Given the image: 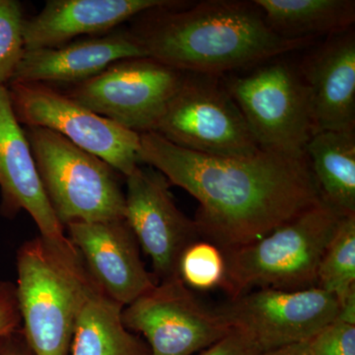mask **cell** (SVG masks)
<instances>
[{
    "label": "cell",
    "mask_w": 355,
    "mask_h": 355,
    "mask_svg": "<svg viewBox=\"0 0 355 355\" xmlns=\"http://www.w3.org/2000/svg\"><path fill=\"white\" fill-rule=\"evenodd\" d=\"M268 27L286 39L316 38L354 28V0H254Z\"/></svg>",
    "instance_id": "20"
},
{
    "label": "cell",
    "mask_w": 355,
    "mask_h": 355,
    "mask_svg": "<svg viewBox=\"0 0 355 355\" xmlns=\"http://www.w3.org/2000/svg\"><path fill=\"white\" fill-rule=\"evenodd\" d=\"M148 57L130 29H118L58 46L25 50L10 83H83L110 64L130 58Z\"/></svg>",
    "instance_id": "16"
},
{
    "label": "cell",
    "mask_w": 355,
    "mask_h": 355,
    "mask_svg": "<svg viewBox=\"0 0 355 355\" xmlns=\"http://www.w3.org/2000/svg\"><path fill=\"white\" fill-rule=\"evenodd\" d=\"M184 73L149 57L125 58L64 93L99 116L141 135L155 130Z\"/></svg>",
    "instance_id": "9"
},
{
    "label": "cell",
    "mask_w": 355,
    "mask_h": 355,
    "mask_svg": "<svg viewBox=\"0 0 355 355\" xmlns=\"http://www.w3.org/2000/svg\"><path fill=\"white\" fill-rule=\"evenodd\" d=\"M16 298L34 355H69L77 320L97 288L67 235L37 236L16 254Z\"/></svg>",
    "instance_id": "3"
},
{
    "label": "cell",
    "mask_w": 355,
    "mask_h": 355,
    "mask_svg": "<svg viewBox=\"0 0 355 355\" xmlns=\"http://www.w3.org/2000/svg\"><path fill=\"white\" fill-rule=\"evenodd\" d=\"M305 156L322 200L343 216L355 214V130L314 133Z\"/></svg>",
    "instance_id": "18"
},
{
    "label": "cell",
    "mask_w": 355,
    "mask_h": 355,
    "mask_svg": "<svg viewBox=\"0 0 355 355\" xmlns=\"http://www.w3.org/2000/svg\"><path fill=\"white\" fill-rule=\"evenodd\" d=\"M4 338H6V336H4ZM4 338H0V345H1L2 340H3Z\"/></svg>",
    "instance_id": "30"
},
{
    "label": "cell",
    "mask_w": 355,
    "mask_h": 355,
    "mask_svg": "<svg viewBox=\"0 0 355 355\" xmlns=\"http://www.w3.org/2000/svg\"><path fill=\"white\" fill-rule=\"evenodd\" d=\"M263 355H312L308 342L295 343V345H286L279 349L263 352Z\"/></svg>",
    "instance_id": "29"
},
{
    "label": "cell",
    "mask_w": 355,
    "mask_h": 355,
    "mask_svg": "<svg viewBox=\"0 0 355 355\" xmlns=\"http://www.w3.org/2000/svg\"><path fill=\"white\" fill-rule=\"evenodd\" d=\"M139 158L198 200L200 238L222 251L260 239L322 200L306 157L205 155L146 132Z\"/></svg>",
    "instance_id": "1"
},
{
    "label": "cell",
    "mask_w": 355,
    "mask_h": 355,
    "mask_svg": "<svg viewBox=\"0 0 355 355\" xmlns=\"http://www.w3.org/2000/svg\"><path fill=\"white\" fill-rule=\"evenodd\" d=\"M64 230L96 286L119 304L125 307L155 286L125 219L70 222Z\"/></svg>",
    "instance_id": "13"
},
{
    "label": "cell",
    "mask_w": 355,
    "mask_h": 355,
    "mask_svg": "<svg viewBox=\"0 0 355 355\" xmlns=\"http://www.w3.org/2000/svg\"><path fill=\"white\" fill-rule=\"evenodd\" d=\"M263 352L244 331L230 328L217 342L200 355H263Z\"/></svg>",
    "instance_id": "25"
},
{
    "label": "cell",
    "mask_w": 355,
    "mask_h": 355,
    "mask_svg": "<svg viewBox=\"0 0 355 355\" xmlns=\"http://www.w3.org/2000/svg\"><path fill=\"white\" fill-rule=\"evenodd\" d=\"M172 0H49L24 20L25 50L58 48L83 35L101 36L151 9L172 6Z\"/></svg>",
    "instance_id": "17"
},
{
    "label": "cell",
    "mask_w": 355,
    "mask_h": 355,
    "mask_svg": "<svg viewBox=\"0 0 355 355\" xmlns=\"http://www.w3.org/2000/svg\"><path fill=\"white\" fill-rule=\"evenodd\" d=\"M343 216L322 200L260 239L223 251L220 288L235 298L254 288L316 287L320 261Z\"/></svg>",
    "instance_id": "4"
},
{
    "label": "cell",
    "mask_w": 355,
    "mask_h": 355,
    "mask_svg": "<svg viewBox=\"0 0 355 355\" xmlns=\"http://www.w3.org/2000/svg\"><path fill=\"white\" fill-rule=\"evenodd\" d=\"M0 211L14 217L24 210L44 237L65 235L51 209L24 128L14 114L7 86H0Z\"/></svg>",
    "instance_id": "15"
},
{
    "label": "cell",
    "mask_w": 355,
    "mask_h": 355,
    "mask_svg": "<svg viewBox=\"0 0 355 355\" xmlns=\"http://www.w3.org/2000/svg\"><path fill=\"white\" fill-rule=\"evenodd\" d=\"M222 79L261 150L306 157L313 128L307 89L298 67L272 60L248 73Z\"/></svg>",
    "instance_id": "6"
},
{
    "label": "cell",
    "mask_w": 355,
    "mask_h": 355,
    "mask_svg": "<svg viewBox=\"0 0 355 355\" xmlns=\"http://www.w3.org/2000/svg\"><path fill=\"white\" fill-rule=\"evenodd\" d=\"M336 319L345 323L355 324V291L352 292L338 304V314Z\"/></svg>",
    "instance_id": "28"
},
{
    "label": "cell",
    "mask_w": 355,
    "mask_h": 355,
    "mask_svg": "<svg viewBox=\"0 0 355 355\" xmlns=\"http://www.w3.org/2000/svg\"><path fill=\"white\" fill-rule=\"evenodd\" d=\"M307 89L313 135L355 130V32L328 36L298 67Z\"/></svg>",
    "instance_id": "14"
},
{
    "label": "cell",
    "mask_w": 355,
    "mask_h": 355,
    "mask_svg": "<svg viewBox=\"0 0 355 355\" xmlns=\"http://www.w3.org/2000/svg\"><path fill=\"white\" fill-rule=\"evenodd\" d=\"M226 272L225 256L214 243L200 239L184 249L178 275L189 288L207 291L220 288Z\"/></svg>",
    "instance_id": "22"
},
{
    "label": "cell",
    "mask_w": 355,
    "mask_h": 355,
    "mask_svg": "<svg viewBox=\"0 0 355 355\" xmlns=\"http://www.w3.org/2000/svg\"><path fill=\"white\" fill-rule=\"evenodd\" d=\"M153 132L205 155L247 157L261 151L222 76L211 74L184 72Z\"/></svg>",
    "instance_id": "7"
},
{
    "label": "cell",
    "mask_w": 355,
    "mask_h": 355,
    "mask_svg": "<svg viewBox=\"0 0 355 355\" xmlns=\"http://www.w3.org/2000/svg\"><path fill=\"white\" fill-rule=\"evenodd\" d=\"M123 321L146 338L151 355H191L230 329L216 308L203 305L179 277L156 282L123 307Z\"/></svg>",
    "instance_id": "10"
},
{
    "label": "cell",
    "mask_w": 355,
    "mask_h": 355,
    "mask_svg": "<svg viewBox=\"0 0 355 355\" xmlns=\"http://www.w3.org/2000/svg\"><path fill=\"white\" fill-rule=\"evenodd\" d=\"M182 3L146 11L133 18L130 28L149 58L179 71L227 76L315 42L275 34L254 1Z\"/></svg>",
    "instance_id": "2"
},
{
    "label": "cell",
    "mask_w": 355,
    "mask_h": 355,
    "mask_svg": "<svg viewBox=\"0 0 355 355\" xmlns=\"http://www.w3.org/2000/svg\"><path fill=\"white\" fill-rule=\"evenodd\" d=\"M7 88L20 125L60 133L125 177L139 166V133L85 108L50 84L13 83Z\"/></svg>",
    "instance_id": "8"
},
{
    "label": "cell",
    "mask_w": 355,
    "mask_h": 355,
    "mask_svg": "<svg viewBox=\"0 0 355 355\" xmlns=\"http://www.w3.org/2000/svg\"><path fill=\"white\" fill-rule=\"evenodd\" d=\"M24 132L44 193L64 227L125 219V193L111 165L48 128L25 127Z\"/></svg>",
    "instance_id": "5"
},
{
    "label": "cell",
    "mask_w": 355,
    "mask_h": 355,
    "mask_svg": "<svg viewBox=\"0 0 355 355\" xmlns=\"http://www.w3.org/2000/svg\"><path fill=\"white\" fill-rule=\"evenodd\" d=\"M125 178V219L150 259L157 282L179 277L184 249L202 239L197 224L178 209L169 181L157 170L137 166Z\"/></svg>",
    "instance_id": "12"
},
{
    "label": "cell",
    "mask_w": 355,
    "mask_h": 355,
    "mask_svg": "<svg viewBox=\"0 0 355 355\" xmlns=\"http://www.w3.org/2000/svg\"><path fill=\"white\" fill-rule=\"evenodd\" d=\"M229 328L244 331L263 352L310 340L338 314V301L318 287L261 288L216 308Z\"/></svg>",
    "instance_id": "11"
},
{
    "label": "cell",
    "mask_w": 355,
    "mask_h": 355,
    "mask_svg": "<svg viewBox=\"0 0 355 355\" xmlns=\"http://www.w3.org/2000/svg\"><path fill=\"white\" fill-rule=\"evenodd\" d=\"M21 328V318L16 298L15 286L0 282V338Z\"/></svg>",
    "instance_id": "26"
},
{
    "label": "cell",
    "mask_w": 355,
    "mask_h": 355,
    "mask_svg": "<svg viewBox=\"0 0 355 355\" xmlns=\"http://www.w3.org/2000/svg\"><path fill=\"white\" fill-rule=\"evenodd\" d=\"M123 309L97 287L77 320L71 355H151L146 342L123 324Z\"/></svg>",
    "instance_id": "19"
},
{
    "label": "cell",
    "mask_w": 355,
    "mask_h": 355,
    "mask_svg": "<svg viewBox=\"0 0 355 355\" xmlns=\"http://www.w3.org/2000/svg\"><path fill=\"white\" fill-rule=\"evenodd\" d=\"M308 343L312 355H355V324L336 319Z\"/></svg>",
    "instance_id": "24"
},
{
    "label": "cell",
    "mask_w": 355,
    "mask_h": 355,
    "mask_svg": "<svg viewBox=\"0 0 355 355\" xmlns=\"http://www.w3.org/2000/svg\"><path fill=\"white\" fill-rule=\"evenodd\" d=\"M0 355H34L21 328L2 340Z\"/></svg>",
    "instance_id": "27"
},
{
    "label": "cell",
    "mask_w": 355,
    "mask_h": 355,
    "mask_svg": "<svg viewBox=\"0 0 355 355\" xmlns=\"http://www.w3.org/2000/svg\"><path fill=\"white\" fill-rule=\"evenodd\" d=\"M316 287L338 304L355 291V214L340 219L320 261Z\"/></svg>",
    "instance_id": "21"
},
{
    "label": "cell",
    "mask_w": 355,
    "mask_h": 355,
    "mask_svg": "<svg viewBox=\"0 0 355 355\" xmlns=\"http://www.w3.org/2000/svg\"><path fill=\"white\" fill-rule=\"evenodd\" d=\"M21 4L0 0V86L10 83L24 53V25Z\"/></svg>",
    "instance_id": "23"
}]
</instances>
